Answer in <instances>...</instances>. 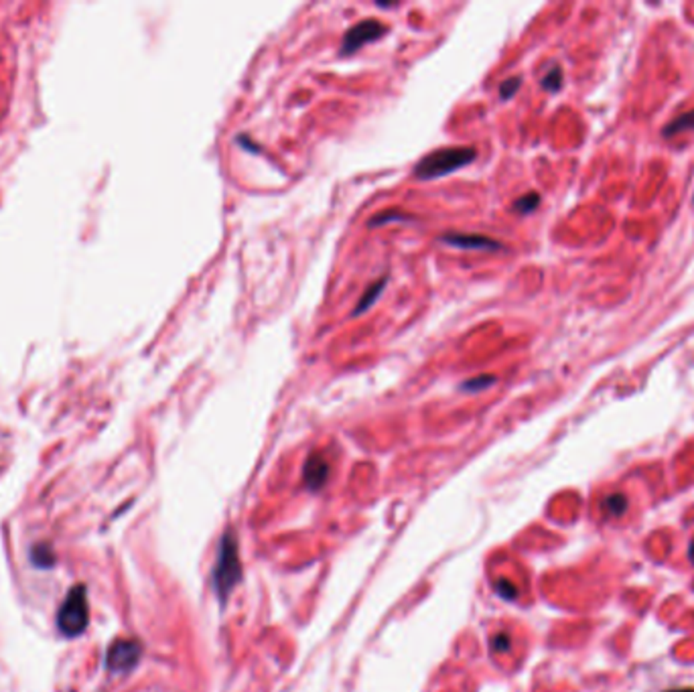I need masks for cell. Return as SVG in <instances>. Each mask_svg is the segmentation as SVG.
I'll return each mask as SVG.
<instances>
[{"instance_id": "4fadbf2b", "label": "cell", "mask_w": 694, "mask_h": 692, "mask_svg": "<svg viewBox=\"0 0 694 692\" xmlns=\"http://www.w3.org/2000/svg\"><path fill=\"white\" fill-rule=\"evenodd\" d=\"M603 506H605V510L609 514H623L626 508H628V499L623 498L621 494H611L609 498H605Z\"/></svg>"}, {"instance_id": "7c38bea8", "label": "cell", "mask_w": 694, "mask_h": 692, "mask_svg": "<svg viewBox=\"0 0 694 692\" xmlns=\"http://www.w3.org/2000/svg\"><path fill=\"white\" fill-rule=\"evenodd\" d=\"M538 203H540V195L538 193L522 195L516 203H514V210H516L517 213H530V211H534L536 208H538Z\"/></svg>"}, {"instance_id": "277c9868", "label": "cell", "mask_w": 694, "mask_h": 692, "mask_svg": "<svg viewBox=\"0 0 694 692\" xmlns=\"http://www.w3.org/2000/svg\"><path fill=\"white\" fill-rule=\"evenodd\" d=\"M140 654H143V645L138 644V642H134V640H118V642H114L108 648L106 666H108L110 672L124 674V672H130L138 664Z\"/></svg>"}, {"instance_id": "5b68a950", "label": "cell", "mask_w": 694, "mask_h": 692, "mask_svg": "<svg viewBox=\"0 0 694 692\" xmlns=\"http://www.w3.org/2000/svg\"><path fill=\"white\" fill-rule=\"evenodd\" d=\"M386 32V27L376 20V18H366L361 23L354 25L349 31L343 35V41H341V55H352L355 53L357 49L366 43H371L376 39H380L382 35Z\"/></svg>"}, {"instance_id": "7a4b0ae2", "label": "cell", "mask_w": 694, "mask_h": 692, "mask_svg": "<svg viewBox=\"0 0 694 692\" xmlns=\"http://www.w3.org/2000/svg\"><path fill=\"white\" fill-rule=\"evenodd\" d=\"M477 157V150L473 146H445L429 153L422 157L417 167H414V177L419 181H429V179L443 177L449 175L453 171L467 167L469 162Z\"/></svg>"}, {"instance_id": "e0dca14e", "label": "cell", "mask_w": 694, "mask_h": 692, "mask_svg": "<svg viewBox=\"0 0 694 692\" xmlns=\"http://www.w3.org/2000/svg\"><path fill=\"white\" fill-rule=\"evenodd\" d=\"M496 589H498V593H500L503 599H516L517 595L516 587H514L512 583H508V580H498V583H496Z\"/></svg>"}, {"instance_id": "ba28073f", "label": "cell", "mask_w": 694, "mask_h": 692, "mask_svg": "<svg viewBox=\"0 0 694 692\" xmlns=\"http://www.w3.org/2000/svg\"><path fill=\"white\" fill-rule=\"evenodd\" d=\"M386 285H388V276H382L380 280H376L373 285H370V287L366 289V292L361 294V299L357 301V305H355L352 317H357V315H361V313H366V311H368V309L380 299V294H382V290L386 289Z\"/></svg>"}, {"instance_id": "30bf717a", "label": "cell", "mask_w": 694, "mask_h": 692, "mask_svg": "<svg viewBox=\"0 0 694 692\" xmlns=\"http://www.w3.org/2000/svg\"><path fill=\"white\" fill-rule=\"evenodd\" d=\"M410 220H412L410 215L400 213L398 210H386V211H380V213H376L370 222H368V226L378 227V226H384L386 222H410Z\"/></svg>"}, {"instance_id": "d6986e66", "label": "cell", "mask_w": 694, "mask_h": 692, "mask_svg": "<svg viewBox=\"0 0 694 692\" xmlns=\"http://www.w3.org/2000/svg\"><path fill=\"white\" fill-rule=\"evenodd\" d=\"M688 559L694 563V540L690 542V547H688Z\"/></svg>"}, {"instance_id": "ffe728a7", "label": "cell", "mask_w": 694, "mask_h": 692, "mask_svg": "<svg viewBox=\"0 0 694 692\" xmlns=\"http://www.w3.org/2000/svg\"><path fill=\"white\" fill-rule=\"evenodd\" d=\"M666 692H694V688H672V691H666Z\"/></svg>"}, {"instance_id": "8fae6325", "label": "cell", "mask_w": 694, "mask_h": 692, "mask_svg": "<svg viewBox=\"0 0 694 692\" xmlns=\"http://www.w3.org/2000/svg\"><path fill=\"white\" fill-rule=\"evenodd\" d=\"M493 382H496L493 376L481 374V376H477V378H471V380H467V382H463V384H461V390H463V392H479V390H485L487 386H491Z\"/></svg>"}, {"instance_id": "6da1fadb", "label": "cell", "mask_w": 694, "mask_h": 692, "mask_svg": "<svg viewBox=\"0 0 694 692\" xmlns=\"http://www.w3.org/2000/svg\"><path fill=\"white\" fill-rule=\"evenodd\" d=\"M240 579H242L240 548H238L236 534L227 530L220 540L217 561H215V566H213V587H215V593H217L222 603H226L227 595L240 583Z\"/></svg>"}, {"instance_id": "2e32d148", "label": "cell", "mask_w": 694, "mask_h": 692, "mask_svg": "<svg viewBox=\"0 0 694 692\" xmlns=\"http://www.w3.org/2000/svg\"><path fill=\"white\" fill-rule=\"evenodd\" d=\"M517 88H520V78H510V80L503 81L500 85L501 100H510L517 92Z\"/></svg>"}, {"instance_id": "52a82bcc", "label": "cell", "mask_w": 694, "mask_h": 692, "mask_svg": "<svg viewBox=\"0 0 694 692\" xmlns=\"http://www.w3.org/2000/svg\"><path fill=\"white\" fill-rule=\"evenodd\" d=\"M329 477V463L325 459L321 453H311V457L307 459L305 463V469H303V479L307 483L309 489L317 491L321 489Z\"/></svg>"}, {"instance_id": "ac0fdd59", "label": "cell", "mask_w": 694, "mask_h": 692, "mask_svg": "<svg viewBox=\"0 0 694 692\" xmlns=\"http://www.w3.org/2000/svg\"><path fill=\"white\" fill-rule=\"evenodd\" d=\"M491 648H493L496 652H508V650H510V638H508L505 633L496 636V638H493V644H491Z\"/></svg>"}, {"instance_id": "8992f818", "label": "cell", "mask_w": 694, "mask_h": 692, "mask_svg": "<svg viewBox=\"0 0 694 692\" xmlns=\"http://www.w3.org/2000/svg\"><path fill=\"white\" fill-rule=\"evenodd\" d=\"M441 241H445L447 246L453 248H463V250H501V246L498 240H491L487 236L481 234H459V232H449L445 236L438 238Z\"/></svg>"}, {"instance_id": "9a60e30c", "label": "cell", "mask_w": 694, "mask_h": 692, "mask_svg": "<svg viewBox=\"0 0 694 692\" xmlns=\"http://www.w3.org/2000/svg\"><path fill=\"white\" fill-rule=\"evenodd\" d=\"M31 556H32V563L37 564V566H51V564H53V554H51V550H49L47 547H43V544L32 548Z\"/></svg>"}, {"instance_id": "3957f363", "label": "cell", "mask_w": 694, "mask_h": 692, "mask_svg": "<svg viewBox=\"0 0 694 692\" xmlns=\"http://www.w3.org/2000/svg\"><path fill=\"white\" fill-rule=\"evenodd\" d=\"M88 619H90V612H88L85 587L83 585H76L67 593L64 605H61V609L57 613V626L61 629V633H65L67 638H76V636L83 633V629L88 626Z\"/></svg>"}, {"instance_id": "9c48e42d", "label": "cell", "mask_w": 694, "mask_h": 692, "mask_svg": "<svg viewBox=\"0 0 694 692\" xmlns=\"http://www.w3.org/2000/svg\"><path fill=\"white\" fill-rule=\"evenodd\" d=\"M684 130H694V110L680 114L678 118H674V120L664 129V134H666V136H672V134H678V132H684Z\"/></svg>"}, {"instance_id": "5bb4252c", "label": "cell", "mask_w": 694, "mask_h": 692, "mask_svg": "<svg viewBox=\"0 0 694 692\" xmlns=\"http://www.w3.org/2000/svg\"><path fill=\"white\" fill-rule=\"evenodd\" d=\"M563 83V69L561 67H552L549 73L542 78V88L549 92H556Z\"/></svg>"}]
</instances>
